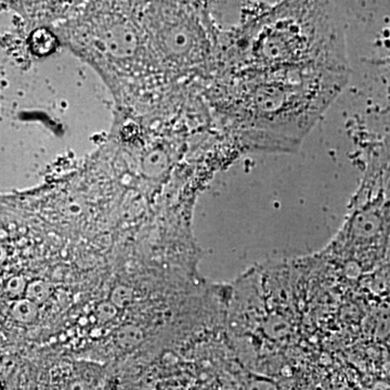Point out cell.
I'll use <instances>...</instances> for the list:
<instances>
[{
	"label": "cell",
	"instance_id": "obj_4",
	"mask_svg": "<svg viewBox=\"0 0 390 390\" xmlns=\"http://www.w3.org/2000/svg\"><path fill=\"white\" fill-rule=\"evenodd\" d=\"M10 314L16 322L30 324V323L34 322L39 317V304H35L32 300L27 299L26 297L14 300L10 307Z\"/></svg>",
	"mask_w": 390,
	"mask_h": 390
},
{
	"label": "cell",
	"instance_id": "obj_3",
	"mask_svg": "<svg viewBox=\"0 0 390 390\" xmlns=\"http://www.w3.org/2000/svg\"><path fill=\"white\" fill-rule=\"evenodd\" d=\"M106 43L112 53L125 56V54L133 53V50L135 49L137 39L127 27L116 25L108 30Z\"/></svg>",
	"mask_w": 390,
	"mask_h": 390
},
{
	"label": "cell",
	"instance_id": "obj_6",
	"mask_svg": "<svg viewBox=\"0 0 390 390\" xmlns=\"http://www.w3.org/2000/svg\"><path fill=\"white\" fill-rule=\"evenodd\" d=\"M143 332L135 325L127 324L116 332V341L123 349H133L143 341Z\"/></svg>",
	"mask_w": 390,
	"mask_h": 390
},
{
	"label": "cell",
	"instance_id": "obj_1",
	"mask_svg": "<svg viewBox=\"0 0 390 390\" xmlns=\"http://www.w3.org/2000/svg\"><path fill=\"white\" fill-rule=\"evenodd\" d=\"M350 71L319 68L246 70L239 106L246 145L295 153L347 86Z\"/></svg>",
	"mask_w": 390,
	"mask_h": 390
},
{
	"label": "cell",
	"instance_id": "obj_2",
	"mask_svg": "<svg viewBox=\"0 0 390 390\" xmlns=\"http://www.w3.org/2000/svg\"><path fill=\"white\" fill-rule=\"evenodd\" d=\"M244 57L246 70L350 71L341 6L334 1L265 4L248 26Z\"/></svg>",
	"mask_w": 390,
	"mask_h": 390
},
{
	"label": "cell",
	"instance_id": "obj_7",
	"mask_svg": "<svg viewBox=\"0 0 390 390\" xmlns=\"http://www.w3.org/2000/svg\"><path fill=\"white\" fill-rule=\"evenodd\" d=\"M52 292H53V289H52L50 283L39 279V280H33L32 282H29L25 297L27 299L32 300L33 302L39 306V304H43L49 299L50 296L52 295Z\"/></svg>",
	"mask_w": 390,
	"mask_h": 390
},
{
	"label": "cell",
	"instance_id": "obj_5",
	"mask_svg": "<svg viewBox=\"0 0 390 390\" xmlns=\"http://www.w3.org/2000/svg\"><path fill=\"white\" fill-rule=\"evenodd\" d=\"M31 49L37 56H47L57 47V39L45 29L36 30L30 39Z\"/></svg>",
	"mask_w": 390,
	"mask_h": 390
},
{
	"label": "cell",
	"instance_id": "obj_10",
	"mask_svg": "<svg viewBox=\"0 0 390 390\" xmlns=\"http://www.w3.org/2000/svg\"><path fill=\"white\" fill-rule=\"evenodd\" d=\"M118 308L110 300L102 302L96 308V317L100 323H108L118 316Z\"/></svg>",
	"mask_w": 390,
	"mask_h": 390
},
{
	"label": "cell",
	"instance_id": "obj_9",
	"mask_svg": "<svg viewBox=\"0 0 390 390\" xmlns=\"http://www.w3.org/2000/svg\"><path fill=\"white\" fill-rule=\"evenodd\" d=\"M27 282L26 279L22 275H14V277L8 279L7 282L5 284L6 295L10 298V299L18 300L21 298L25 297V293H26Z\"/></svg>",
	"mask_w": 390,
	"mask_h": 390
},
{
	"label": "cell",
	"instance_id": "obj_11",
	"mask_svg": "<svg viewBox=\"0 0 390 390\" xmlns=\"http://www.w3.org/2000/svg\"><path fill=\"white\" fill-rule=\"evenodd\" d=\"M85 389V387H83V384L81 383H76L73 385L72 390H83Z\"/></svg>",
	"mask_w": 390,
	"mask_h": 390
},
{
	"label": "cell",
	"instance_id": "obj_8",
	"mask_svg": "<svg viewBox=\"0 0 390 390\" xmlns=\"http://www.w3.org/2000/svg\"><path fill=\"white\" fill-rule=\"evenodd\" d=\"M135 298V292L131 287L126 285H118L111 292L110 302L116 306L118 309H125L133 304Z\"/></svg>",
	"mask_w": 390,
	"mask_h": 390
}]
</instances>
